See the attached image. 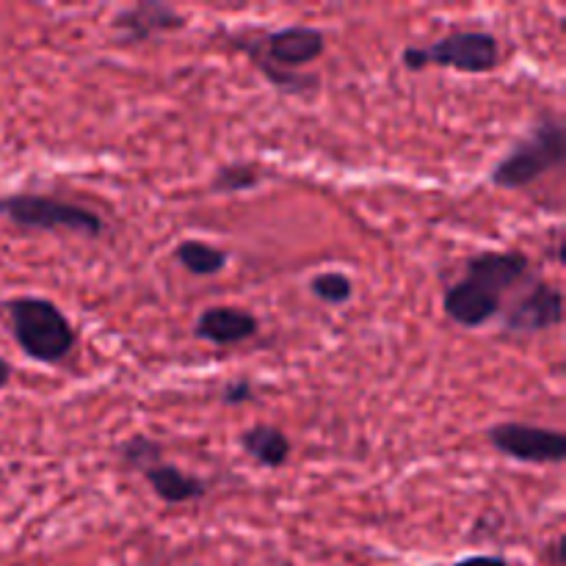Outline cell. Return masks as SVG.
I'll return each instance as SVG.
<instances>
[{
	"mask_svg": "<svg viewBox=\"0 0 566 566\" xmlns=\"http://www.w3.org/2000/svg\"><path fill=\"white\" fill-rule=\"evenodd\" d=\"M528 280V254L481 252L468 260L462 280L448 287L442 307L453 324L464 329H479L503 313V296Z\"/></svg>",
	"mask_w": 566,
	"mask_h": 566,
	"instance_id": "1",
	"label": "cell"
},
{
	"mask_svg": "<svg viewBox=\"0 0 566 566\" xmlns=\"http://www.w3.org/2000/svg\"><path fill=\"white\" fill-rule=\"evenodd\" d=\"M238 48L254 61L265 81L276 86V92L285 94H315L318 92L321 81L318 75H304L298 66H307L318 61L326 50L324 31L310 25H287L276 28V31L265 33V36L252 39H238Z\"/></svg>",
	"mask_w": 566,
	"mask_h": 566,
	"instance_id": "2",
	"label": "cell"
},
{
	"mask_svg": "<svg viewBox=\"0 0 566 566\" xmlns=\"http://www.w3.org/2000/svg\"><path fill=\"white\" fill-rule=\"evenodd\" d=\"M9 329L22 354L42 365H55L75 348L77 335L59 304L42 296H20L3 304Z\"/></svg>",
	"mask_w": 566,
	"mask_h": 566,
	"instance_id": "3",
	"label": "cell"
},
{
	"mask_svg": "<svg viewBox=\"0 0 566 566\" xmlns=\"http://www.w3.org/2000/svg\"><path fill=\"white\" fill-rule=\"evenodd\" d=\"M564 122L558 116L542 114L528 130V136L520 138L506 158H501L492 169L490 180L492 186L506 188V191H517V188L531 186V182L542 180L547 171L562 166L564 160Z\"/></svg>",
	"mask_w": 566,
	"mask_h": 566,
	"instance_id": "4",
	"label": "cell"
},
{
	"mask_svg": "<svg viewBox=\"0 0 566 566\" xmlns=\"http://www.w3.org/2000/svg\"><path fill=\"white\" fill-rule=\"evenodd\" d=\"M403 66L412 72L426 70L429 64L448 66L464 75H484L501 61V44L490 31H453L426 48L409 44L401 55Z\"/></svg>",
	"mask_w": 566,
	"mask_h": 566,
	"instance_id": "5",
	"label": "cell"
},
{
	"mask_svg": "<svg viewBox=\"0 0 566 566\" xmlns=\"http://www.w3.org/2000/svg\"><path fill=\"white\" fill-rule=\"evenodd\" d=\"M0 216L17 227L39 232H75L83 238H99L105 224L94 210L61 202L44 193H11L0 199Z\"/></svg>",
	"mask_w": 566,
	"mask_h": 566,
	"instance_id": "6",
	"label": "cell"
},
{
	"mask_svg": "<svg viewBox=\"0 0 566 566\" xmlns=\"http://www.w3.org/2000/svg\"><path fill=\"white\" fill-rule=\"evenodd\" d=\"M490 442L497 453L525 464H562L566 459V437L542 426L497 423L490 429Z\"/></svg>",
	"mask_w": 566,
	"mask_h": 566,
	"instance_id": "7",
	"label": "cell"
},
{
	"mask_svg": "<svg viewBox=\"0 0 566 566\" xmlns=\"http://www.w3.org/2000/svg\"><path fill=\"white\" fill-rule=\"evenodd\" d=\"M564 321V293L556 285L531 280L528 291L520 293L509 310H503V329L514 335H536Z\"/></svg>",
	"mask_w": 566,
	"mask_h": 566,
	"instance_id": "8",
	"label": "cell"
},
{
	"mask_svg": "<svg viewBox=\"0 0 566 566\" xmlns=\"http://www.w3.org/2000/svg\"><path fill=\"white\" fill-rule=\"evenodd\" d=\"M186 25V17L171 6L160 3V0H144V3L130 6V9L116 11L111 28L119 33L122 42H147L155 33L180 31Z\"/></svg>",
	"mask_w": 566,
	"mask_h": 566,
	"instance_id": "9",
	"label": "cell"
},
{
	"mask_svg": "<svg viewBox=\"0 0 566 566\" xmlns=\"http://www.w3.org/2000/svg\"><path fill=\"white\" fill-rule=\"evenodd\" d=\"M258 329L260 321L252 313L241 307L216 304V307L202 310V315L193 324V337L213 343V346H238V343L258 335Z\"/></svg>",
	"mask_w": 566,
	"mask_h": 566,
	"instance_id": "10",
	"label": "cell"
},
{
	"mask_svg": "<svg viewBox=\"0 0 566 566\" xmlns=\"http://www.w3.org/2000/svg\"><path fill=\"white\" fill-rule=\"evenodd\" d=\"M144 479L149 481L155 495L164 503H169V506H180V503H191L208 495V481L197 479L191 473H182L180 468L169 462H158L155 468H149Z\"/></svg>",
	"mask_w": 566,
	"mask_h": 566,
	"instance_id": "11",
	"label": "cell"
},
{
	"mask_svg": "<svg viewBox=\"0 0 566 566\" xmlns=\"http://www.w3.org/2000/svg\"><path fill=\"white\" fill-rule=\"evenodd\" d=\"M241 448L247 451V457H252L260 468L276 470L291 459V440H287L285 431H280L276 426H252L249 431L241 434Z\"/></svg>",
	"mask_w": 566,
	"mask_h": 566,
	"instance_id": "12",
	"label": "cell"
},
{
	"mask_svg": "<svg viewBox=\"0 0 566 566\" xmlns=\"http://www.w3.org/2000/svg\"><path fill=\"white\" fill-rule=\"evenodd\" d=\"M175 258L188 274L193 276H213L219 271H224L230 254L219 247H210L208 241H199V238H188L180 241L175 249Z\"/></svg>",
	"mask_w": 566,
	"mask_h": 566,
	"instance_id": "13",
	"label": "cell"
},
{
	"mask_svg": "<svg viewBox=\"0 0 566 566\" xmlns=\"http://www.w3.org/2000/svg\"><path fill=\"white\" fill-rule=\"evenodd\" d=\"M119 457L127 468L147 473L149 468H155L158 462H164V446H160L158 440H153V437L136 434V437H130V440L122 442Z\"/></svg>",
	"mask_w": 566,
	"mask_h": 566,
	"instance_id": "14",
	"label": "cell"
},
{
	"mask_svg": "<svg viewBox=\"0 0 566 566\" xmlns=\"http://www.w3.org/2000/svg\"><path fill=\"white\" fill-rule=\"evenodd\" d=\"M260 182L258 166L252 164H230L221 166L213 175V182H210V191L213 193H241L249 191Z\"/></svg>",
	"mask_w": 566,
	"mask_h": 566,
	"instance_id": "15",
	"label": "cell"
},
{
	"mask_svg": "<svg viewBox=\"0 0 566 566\" xmlns=\"http://www.w3.org/2000/svg\"><path fill=\"white\" fill-rule=\"evenodd\" d=\"M310 293H313L318 302L335 307V304H346L348 298H352L354 285L346 274H340V271H321V274H315L313 280H310Z\"/></svg>",
	"mask_w": 566,
	"mask_h": 566,
	"instance_id": "16",
	"label": "cell"
},
{
	"mask_svg": "<svg viewBox=\"0 0 566 566\" xmlns=\"http://www.w3.org/2000/svg\"><path fill=\"white\" fill-rule=\"evenodd\" d=\"M254 398V387L252 381L247 379H235L230 381V385H224V390H221V401L227 403V407H238V403H247Z\"/></svg>",
	"mask_w": 566,
	"mask_h": 566,
	"instance_id": "17",
	"label": "cell"
},
{
	"mask_svg": "<svg viewBox=\"0 0 566 566\" xmlns=\"http://www.w3.org/2000/svg\"><path fill=\"white\" fill-rule=\"evenodd\" d=\"M451 566H509V562L503 556H468Z\"/></svg>",
	"mask_w": 566,
	"mask_h": 566,
	"instance_id": "18",
	"label": "cell"
},
{
	"mask_svg": "<svg viewBox=\"0 0 566 566\" xmlns=\"http://www.w3.org/2000/svg\"><path fill=\"white\" fill-rule=\"evenodd\" d=\"M9 381H11V365L6 363L3 357H0V390H3V387L9 385Z\"/></svg>",
	"mask_w": 566,
	"mask_h": 566,
	"instance_id": "19",
	"label": "cell"
}]
</instances>
